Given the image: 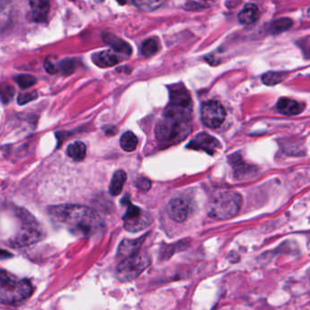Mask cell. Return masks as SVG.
Instances as JSON below:
<instances>
[{"instance_id": "1", "label": "cell", "mask_w": 310, "mask_h": 310, "mask_svg": "<svg viewBox=\"0 0 310 310\" xmlns=\"http://www.w3.org/2000/svg\"><path fill=\"white\" fill-rule=\"evenodd\" d=\"M49 215L54 223L77 237H94L105 228L100 216L85 206L73 204L54 206L49 208Z\"/></svg>"}, {"instance_id": "2", "label": "cell", "mask_w": 310, "mask_h": 310, "mask_svg": "<svg viewBox=\"0 0 310 310\" xmlns=\"http://www.w3.org/2000/svg\"><path fill=\"white\" fill-rule=\"evenodd\" d=\"M242 206V198L235 191H222L214 195L208 208L209 217L216 220H227L238 215Z\"/></svg>"}, {"instance_id": "3", "label": "cell", "mask_w": 310, "mask_h": 310, "mask_svg": "<svg viewBox=\"0 0 310 310\" xmlns=\"http://www.w3.org/2000/svg\"><path fill=\"white\" fill-rule=\"evenodd\" d=\"M19 216L21 222L18 231L8 241L11 247H23L39 242L44 238L43 228L30 214L24 209H20Z\"/></svg>"}, {"instance_id": "4", "label": "cell", "mask_w": 310, "mask_h": 310, "mask_svg": "<svg viewBox=\"0 0 310 310\" xmlns=\"http://www.w3.org/2000/svg\"><path fill=\"white\" fill-rule=\"evenodd\" d=\"M33 293V286L28 279H18L2 270L0 280V298L3 304H17L28 299Z\"/></svg>"}, {"instance_id": "5", "label": "cell", "mask_w": 310, "mask_h": 310, "mask_svg": "<svg viewBox=\"0 0 310 310\" xmlns=\"http://www.w3.org/2000/svg\"><path fill=\"white\" fill-rule=\"evenodd\" d=\"M188 122L179 121L169 117H163L158 122L155 128L156 137L162 143H177L189 134Z\"/></svg>"}, {"instance_id": "6", "label": "cell", "mask_w": 310, "mask_h": 310, "mask_svg": "<svg viewBox=\"0 0 310 310\" xmlns=\"http://www.w3.org/2000/svg\"><path fill=\"white\" fill-rule=\"evenodd\" d=\"M150 265V258L147 254L139 251L136 255L121 260L116 267V276L120 281H131Z\"/></svg>"}, {"instance_id": "7", "label": "cell", "mask_w": 310, "mask_h": 310, "mask_svg": "<svg viewBox=\"0 0 310 310\" xmlns=\"http://www.w3.org/2000/svg\"><path fill=\"white\" fill-rule=\"evenodd\" d=\"M124 228L129 232L136 233L150 226L153 218L145 210L127 202V209L123 217Z\"/></svg>"}, {"instance_id": "8", "label": "cell", "mask_w": 310, "mask_h": 310, "mask_svg": "<svg viewBox=\"0 0 310 310\" xmlns=\"http://www.w3.org/2000/svg\"><path fill=\"white\" fill-rule=\"evenodd\" d=\"M200 114L202 123L209 128L219 127L226 119V110L223 106L214 100L204 103Z\"/></svg>"}, {"instance_id": "9", "label": "cell", "mask_w": 310, "mask_h": 310, "mask_svg": "<svg viewBox=\"0 0 310 310\" xmlns=\"http://www.w3.org/2000/svg\"><path fill=\"white\" fill-rule=\"evenodd\" d=\"M220 142L207 133H200L187 145L188 148L195 150H203L209 155H213L220 147Z\"/></svg>"}, {"instance_id": "10", "label": "cell", "mask_w": 310, "mask_h": 310, "mask_svg": "<svg viewBox=\"0 0 310 310\" xmlns=\"http://www.w3.org/2000/svg\"><path fill=\"white\" fill-rule=\"evenodd\" d=\"M189 213V205L187 200L181 198L171 199L168 205V214L176 222H184Z\"/></svg>"}, {"instance_id": "11", "label": "cell", "mask_w": 310, "mask_h": 310, "mask_svg": "<svg viewBox=\"0 0 310 310\" xmlns=\"http://www.w3.org/2000/svg\"><path fill=\"white\" fill-rule=\"evenodd\" d=\"M170 105L191 109V97L183 85H173L169 87Z\"/></svg>"}, {"instance_id": "12", "label": "cell", "mask_w": 310, "mask_h": 310, "mask_svg": "<svg viewBox=\"0 0 310 310\" xmlns=\"http://www.w3.org/2000/svg\"><path fill=\"white\" fill-rule=\"evenodd\" d=\"M145 239V236H142L141 238L136 239H124L118 247L117 257L120 258L121 260H124L127 257L136 255V253L140 251L141 247Z\"/></svg>"}, {"instance_id": "13", "label": "cell", "mask_w": 310, "mask_h": 310, "mask_svg": "<svg viewBox=\"0 0 310 310\" xmlns=\"http://www.w3.org/2000/svg\"><path fill=\"white\" fill-rule=\"evenodd\" d=\"M92 60L99 68H110L120 62V57L114 51L105 50L93 54Z\"/></svg>"}, {"instance_id": "14", "label": "cell", "mask_w": 310, "mask_h": 310, "mask_svg": "<svg viewBox=\"0 0 310 310\" xmlns=\"http://www.w3.org/2000/svg\"><path fill=\"white\" fill-rule=\"evenodd\" d=\"M276 107L278 111L286 116H295L304 110L303 104L287 97L280 98L276 104Z\"/></svg>"}, {"instance_id": "15", "label": "cell", "mask_w": 310, "mask_h": 310, "mask_svg": "<svg viewBox=\"0 0 310 310\" xmlns=\"http://www.w3.org/2000/svg\"><path fill=\"white\" fill-rule=\"evenodd\" d=\"M29 5L31 7L30 20L38 23L46 21L50 10V6L48 1H30Z\"/></svg>"}, {"instance_id": "16", "label": "cell", "mask_w": 310, "mask_h": 310, "mask_svg": "<svg viewBox=\"0 0 310 310\" xmlns=\"http://www.w3.org/2000/svg\"><path fill=\"white\" fill-rule=\"evenodd\" d=\"M104 41L111 47V49L116 51L117 53H121L125 56H130L132 54V48L129 46V44L124 41L123 39L116 37L115 35L111 33H106L103 36Z\"/></svg>"}, {"instance_id": "17", "label": "cell", "mask_w": 310, "mask_h": 310, "mask_svg": "<svg viewBox=\"0 0 310 310\" xmlns=\"http://www.w3.org/2000/svg\"><path fill=\"white\" fill-rule=\"evenodd\" d=\"M259 18V10L255 4H247L239 14L238 20L241 24L251 25L255 23Z\"/></svg>"}, {"instance_id": "18", "label": "cell", "mask_w": 310, "mask_h": 310, "mask_svg": "<svg viewBox=\"0 0 310 310\" xmlns=\"http://www.w3.org/2000/svg\"><path fill=\"white\" fill-rule=\"evenodd\" d=\"M126 181V174L123 170H118L113 175L110 186H109V193L112 196H118L122 192V189Z\"/></svg>"}, {"instance_id": "19", "label": "cell", "mask_w": 310, "mask_h": 310, "mask_svg": "<svg viewBox=\"0 0 310 310\" xmlns=\"http://www.w3.org/2000/svg\"><path fill=\"white\" fill-rule=\"evenodd\" d=\"M67 154L75 161H82L87 154V146L80 141L74 142L68 145Z\"/></svg>"}, {"instance_id": "20", "label": "cell", "mask_w": 310, "mask_h": 310, "mask_svg": "<svg viewBox=\"0 0 310 310\" xmlns=\"http://www.w3.org/2000/svg\"><path fill=\"white\" fill-rule=\"evenodd\" d=\"M138 139L133 132L127 131L122 135L120 138V145L123 150L126 152H132L136 149Z\"/></svg>"}, {"instance_id": "21", "label": "cell", "mask_w": 310, "mask_h": 310, "mask_svg": "<svg viewBox=\"0 0 310 310\" xmlns=\"http://www.w3.org/2000/svg\"><path fill=\"white\" fill-rule=\"evenodd\" d=\"M235 160H231V162H234L233 167L235 170V175L238 179H244L252 173V169L250 166L246 165V163L240 159L238 160V155L235 156Z\"/></svg>"}, {"instance_id": "22", "label": "cell", "mask_w": 310, "mask_h": 310, "mask_svg": "<svg viewBox=\"0 0 310 310\" xmlns=\"http://www.w3.org/2000/svg\"><path fill=\"white\" fill-rule=\"evenodd\" d=\"M292 25H293V21L290 19H287V18L280 19V20L272 22L269 27V31L272 34H279L290 29Z\"/></svg>"}, {"instance_id": "23", "label": "cell", "mask_w": 310, "mask_h": 310, "mask_svg": "<svg viewBox=\"0 0 310 310\" xmlns=\"http://www.w3.org/2000/svg\"><path fill=\"white\" fill-rule=\"evenodd\" d=\"M286 76V73L284 72H267L263 75L262 81L267 86H275L282 82Z\"/></svg>"}, {"instance_id": "24", "label": "cell", "mask_w": 310, "mask_h": 310, "mask_svg": "<svg viewBox=\"0 0 310 310\" xmlns=\"http://www.w3.org/2000/svg\"><path fill=\"white\" fill-rule=\"evenodd\" d=\"M159 50V43L154 39L145 40L141 46V53L145 57H151L155 55Z\"/></svg>"}, {"instance_id": "25", "label": "cell", "mask_w": 310, "mask_h": 310, "mask_svg": "<svg viewBox=\"0 0 310 310\" xmlns=\"http://www.w3.org/2000/svg\"><path fill=\"white\" fill-rule=\"evenodd\" d=\"M16 83L20 86L21 88H29V87H33L36 82H37V79L33 76L31 75H28V74H24V75H19L14 78Z\"/></svg>"}, {"instance_id": "26", "label": "cell", "mask_w": 310, "mask_h": 310, "mask_svg": "<svg viewBox=\"0 0 310 310\" xmlns=\"http://www.w3.org/2000/svg\"><path fill=\"white\" fill-rule=\"evenodd\" d=\"M75 63H74V60L72 59H65L62 60L61 62L57 64V70L58 72H61L64 75H70L74 72L75 70Z\"/></svg>"}, {"instance_id": "27", "label": "cell", "mask_w": 310, "mask_h": 310, "mask_svg": "<svg viewBox=\"0 0 310 310\" xmlns=\"http://www.w3.org/2000/svg\"><path fill=\"white\" fill-rule=\"evenodd\" d=\"M134 4L138 7L141 10L145 11H151L160 8V6L163 4V2L160 1H136Z\"/></svg>"}, {"instance_id": "28", "label": "cell", "mask_w": 310, "mask_h": 310, "mask_svg": "<svg viewBox=\"0 0 310 310\" xmlns=\"http://www.w3.org/2000/svg\"><path fill=\"white\" fill-rule=\"evenodd\" d=\"M15 90L11 86H3L1 90V100L6 104L12 99L14 96Z\"/></svg>"}, {"instance_id": "29", "label": "cell", "mask_w": 310, "mask_h": 310, "mask_svg": "<svg viewBox=\"0 0 310 310\" xmlns=\"http://www.w3.org/2000/svg\"><path fill=\"white\" fill-rule=\"evenodd\" d=\"M37 97H38V93L35 92V91H33V92L20 94L19 97H18V103H19L20 105H25V104H27V103H29V102L34 100Z\"/></svg>"}, {"instance_id": "30", "label": "cell", "mask_w": 310, "mask_h": 310, "mask_svg": "<svg viewBox=\"0 0 310 310\" xmlns=\"http://www.w3.org/2000/svg\"><path fill=\"white\" fill-rule=\"evenodd\" d=\"M136 188L140 189L142 191H148L151 188L150 180L145 179V178H139L135 182Z\"/></svg>"}, {"instance_id": "31", "label": "cell", "mask_w": 310, "mask_h": 310, "mask_svg": "<svg viewBox=\"0 0 310 310\" xmlns=\"http://www.w3.org/2000/svg\"><path fill=\"white\" fill-rule=\"evenodd\" d=\"M209 4L202 2H189L185 5V9L187 10H199L206 9Z\"/></svg>"}, {"instance_id": "32", "label": "cell", "mask_w": 310, "mask_h": 310, "mask_svg": "<svg viewBox=\"0 0 310 310\" xmlns=\"http://www.w3.org/2000/svg\"><path fill=\"white\" fill-rule=\"evenodd\" d=\"M44 67L46 68V70L49 73V74H56L58 73L57 70V64H54L51 60H49V58L46 59L45 63H44Z\"/></svg>"}]
</instances>
